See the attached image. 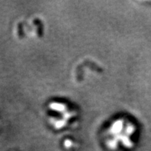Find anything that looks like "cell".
Wrapping results in <instances>:
<instances>
[{"label": "cell", "mask_w": 151, "mask_h": 151, "mask_svg": "<svg viewBox=\"0 0 151 151\" xmlns=\"http://www.w3.org/2000/svg\"><path fill=\"white\" fill-rule=\"evenodd\" d=\"M46 121L52 129L62 131L73 125L78 117V109L65 100L53 99L46 106Z\"/></svg>", "instance_id": "cell-1"}]
</instances>
